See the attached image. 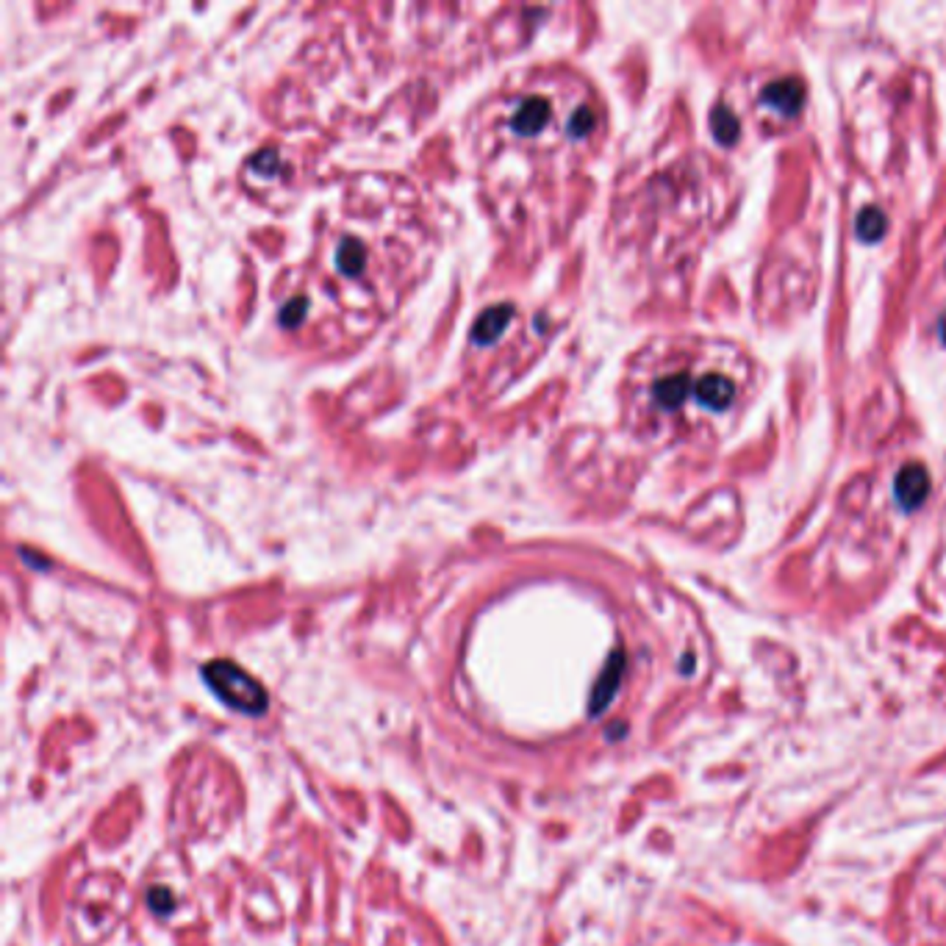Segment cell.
I'll return each mask as SVG.
<instances>
[{"instance_id": "obj_3", "label": "cell", "mask_w": 946, "mask_h": 946, "mask_svg": "<svg viewBox=\"0 0 946 946\" xmlns=\"http://www.w3.org/2000/svg\"><path fill=\"white\" fill-rule=\"evenodd\" d=\"M369 222V220H367ZM367 222L353 220V225L334 222V234L322 245L317 286L319 295L334 300V305L358 309V314H372L369 309L380 305L383 278L375 272L378 261H383V250L378 245V231Z\"/></svg>"}, {"instance_id": "obj_4", "label": "cell", "mask_w": 946, "mask_h": 946, "mask_svg": "<svg viewBox=\"0 0 946 946\" xmlns=\"http://www.w3.org/2000/svg\"><path fill=\"white\" fill-rule=\"evenodd\" d=\"M203 675H206V683L214 688V694L225 705H231L242 713H253V716L267 710L270 700H267V692L259 685V680H253L247 672L234 667L231 660H214L203 669Z\"/></svg>"}, {"instance_id": "obj_2", "label": "cell", "mask_w": 946, "mask_h": 946, "mask_svg": "<svg viewBox=\"0 0 946 946\" xmlns=\"http://www.w3.org/2000/svg\"><path fill=\"white\" fill-rule=\"evenodd\" d=\"M752 392L750 358L725 342H672L642 353L627 375V411L650 439L719 433Z\"/></svg>"}, {"instance_id": "obj_6", "label": "cell", "mask_w": 946, "mask_h": 946, "mask_svg": "<svg viewBox=\"0 0 946 946\" xmlns=\"http://www.w3.org/2000/svg\"><path fill=\"white\" fill-rule=\"evenodd\" d=\"M147 900H150V908L159 910V913H167L172 908V893L167 888H153L147 893Z\"/></svg>"}, {"instance_id": "obj_5", "label": "cell", "mask_w": 946, "mask_h": 946, "mask_svg": "<svg viewBox=\"0 0 946 946\" xmlns=\"http://www.w3.org/2000/svg\"><path fill=\"white\" fill-rule=\"evenodd\" d=\"M622 672H625V658H622V652H613L610 660H608V667L602 669L600 683L594 685V692H592V713H600V710H605L610 705L613 694L619 692Z\"/></svg>"}, {"instance_id": "obj_1", "label": "cell", "mask_w": 946, "mask_h": 946, "mask_svg": "<svg viewBox=\"0 0 946 946\" xmlns=\"http://www.w3.org/2000/svg\"><path fill=\"white\" fill-rule=\"evenodd\" d=\"M472 134L492 195L522 209L530 192L575 170L600 145L602 106L580 75L533 70L485 100Z\"/></svg>"}]
</instances>
